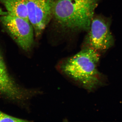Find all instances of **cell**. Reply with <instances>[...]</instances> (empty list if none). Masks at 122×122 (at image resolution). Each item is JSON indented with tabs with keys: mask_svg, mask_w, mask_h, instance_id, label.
<instances>
[{
	"mask_svg": "<svg viewBox=\"0 0 122 122\" xmlns=\"http://www.w3.org/2000/svg\"><path fill=\"white\" fill-rule=\"evenodd\" d=\"M99 53L90 48H82L71 56L62 60L57 69L61 73L87 91H92L101 82L98 69Z\"/></svg>",
	"mask_w": 122,
	"mask_h": 122,
	"instance_id": "1",
	"label": "cell"
},
{
	"mask_svg": "<svg viewBox=\"0 0 122 122\" xmlns=\"http://www.w3.org/2000/svg\"><path fill=\"white\" fill-rule=\"evenodd\" d=\"M99 0H56L53 19L62 30L87 31Z\"/></svg>",
	"mask_w": 122,
	"mask_h": 122,
	"instance_id": "2",
	"label": "cell"
},
{
	"mask_svg": "<svg viewBox=\"0 0 122 122\" xmlns=\"http://www.w3.org/2000/svg\"><path fill=\"white\" fill-rule=\"evenodd\" d=\"M41 93L37 90L22 87L16 82L9 72L0 49V97L25 106L32 98Z\"/></svg>",
	"mask_w": 122,
	"mask_h": 122,
	"instance_id": "3",
	"label": "cell"
},
{
	"mask_svg": "<svg viewBox=\"0 0 122 122\" xmlns=\"http://www.w3.org/2000/svg\"><path fill=\"white\" fill-rule=\"evenodd\" d=\"M0 22L20 48L26 52L31 50L35 35L29 21L8 14L0 16Z\"/></svg>",
	"mask_w": 122,
	"mask_h": 122,
	"instance_id": "4",
	"label": "cell"
},
{
	"mask_svg": "<svg viewBox=\"0 0 122 122\" xmlns=\"http://www.w3.org/2000/svg\"><path fill=\"white\" fill-rule=\"evenodd\" d=\"M87 32L82 48H90L99 53L113 45L114 38L109 23L100 16H94Z\"/></svg>",
	"mask_w": 122,
	"mask_h": 122,
	"instance_id": "5",
	"label": "cell"
},
{
	"mask_svg": "<svg viewBox=\"0 0 122 122\" xmlns=\"http://www.w3.org/2000/svg\"><path fill=\"white\" fill-rule=\"evenodd\" d=\"M56 0H26L29 21L34 35L39 37L53 15Z\"/></svg>",
	"mask_w": 122,
	"mask_h": 122,
	"instance_id": "6",
	"label": "cell"
},
{
	"mask_svg": "<svg viewBox=\"0 0 122 122\" xmlns=\"http://www.w3.org/2000/svg\"><path fill=\"white\" fill-rule=\"evenodd\" d=\"M8 14L29 20L26 0H0Z\"/></svg>",
	"mask_w": 122,
	"mask_h": 122,
	"instance_id": "7",
	"label": "cell"
},
{
	"mask_svg": "<svg viewBox=\"0 0 122 122\" xmlns=\"http://www.w3.org/2000/svg\"><path fill=\"white\" fill-rule=\"evenodd\" d=\"M29 122V121L8 115L0 110V122Z\"/></svg>",
	"mask_w": 122,
	"mask_h": 122,
	"instance_id": "8",
	"label": "cell"
},
{
	"mask_svg": "<svg viewBox=\"0 0 122 122\" xmlns=\"http://www.w3.org/2000/svg\"><path fill=\"white\" fill-rule=\"evenodd\" d=\"M8 14L7 12H5L2 10V9L0 7V16L7 15Z\"/></svg>",
	"mask_w": 122,
	"mask_h": 122,
	"instance_id": "9",
	"label": "cell"
}]
</instances>
